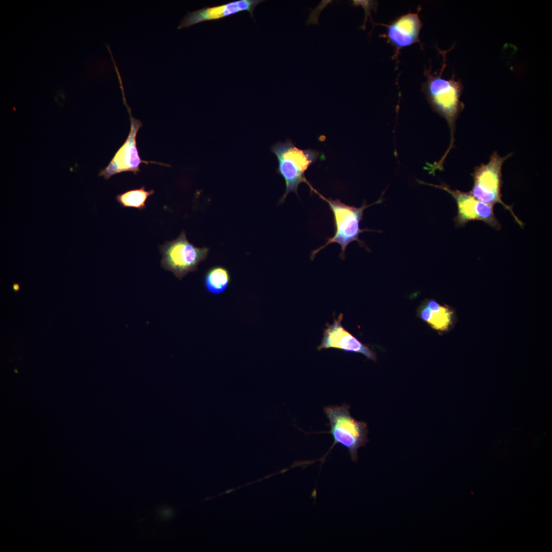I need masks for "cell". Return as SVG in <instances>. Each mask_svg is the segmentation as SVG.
I'll return each mask as SVG.
<instances>
[{
	"mask_svg": "<svg viewBox=\"0 0 552 552\" xmlns=\"http://www.w3.org/2000/svg\"><path fill=\"white\" fill-rule=\"evenodd\" d=\"M443 56V63L440 74H432L431 68H425L424 74L426 78L423 84V90L432 109L445 118L450 130V144L442 157L439 160L444 164L450 150L454 146L455 122L464 104L461 101L464 85L460 80H456L454 75L449 79L442 78V73L446 67L447 51L440 50Z\"/></svg>",
	"mask_w": 552,
	"mask_h": 552,
	"instance_id": "cell-1",
	"label": "cell"
},
{
	"mask_svg": "<svg viewBox=\"0 0 552 552\" xmlns=\"http://www.w3.org/2000/svg\"><path fill=\"white\" fill-rule=\"evenodd\" d=\"M310 188L312 192H314L321 199L328 204L329 209L333 214L335 228L334 235L332 237L328 238L327 242L324 245L311 251V259L313 260L315 255L320 250L333 243L340 245L341 253L339 257L342 259L345 258V251L347 246L354 241L358 242L360 247H364L367 250L370 251V249L366 246L364 242L359 239L360 234L364 232H380L381 231L373 230L367 228H362L360 227V222L363 220L364 211L373 205L382 203L383 200L382 196L377 201L370 204L367 205L365 201L361 206L357 208L342 202L339 199L327 198L314 189L312 186Z\"/></svg>",
	"mask_w": 552,
	"mask_h": 552,
	"instance_id": "cell-2",
	"label": "cell"
},
{
	"mask_svg": "<svg viewBox=\"0 0 552 552\" xmlns=\"http://www.w3.org/2000/svg\"><path fill=\"white\" fill-rule=\"evenodd\" d=\"M271 151L278 159L277 172L282 176L286 184L285 193L279 200V203H282L291 192L298 196L297 189L301 183L310 185L305 177V172L316 161L320 154L311 149H299L289 139L272 145Z\"/></svg>",
	"mask_w": 552,
	"mask_h": 552,
	"instance_id": "cell-3",
	"label": "cell"
},
{
	"mask_svg": "<svg viewBox=\"0 0 552 552\" xmlns=\"http://www.w3.org/2000/svg\"><path fill=\"white\" fill-rule=\"evenodd\" d=\"M349 408L350 406L346 404L331 405L324 407V412L330 426L328 433L332 435L334 440L332 447L338 444L346 447L352 460L356 461L358 448L368 442V431L365 422L352 417Z\"/></svg>",
	"mask_w": 552,
	"mask_h": 552,
	"instance_id": "cell-4",
	"label": "cell"
},
{
	"mask_svg": "<svg viewBox=\"0 0 552 552\" xmlns=\"http://www.w3.org/2000/svg\"><path fill=\"white\" fill-rule=\"evenodd\" d=\"M511 155L509 154L501 157L495 151L491 155L488 163L476 167L472 174L474 184L469 192L476 199L493 206L496 203L501 204L522 227L524 224L514 214L513 206L506 204L501 199V169L504 162Z\"/></svg>",
	"mask_w": 552,
	"mask_h": 552,
	"instance_id": "cell-5",
	"label": "cell"
},
{
	"mask_svg": "<svg viewBox=\"0 0 552 552\" xmlns=\"http://www.w3.org/2000/svg\"><path fill=\"white\" fill-rule=\"evenodd\" d=\"M161 265L179 280L189 272L196 271L199 264L208 257L209 248H200L189 242L182 231L175 240L159 246Z\"/></svg>",
	"mask_w": 552,
	"mask_h": 552,
	"instance_id": "cell-6",
	"label": "cell"
},
{
	"mask_svg": "<svg viewBox=\"0 0 552 552\" xmlns=\"http://www.w3.org/2000/svg\"><path fill=\"white\" fill-rule=\"evenodd\" d=\"M120 87L123 103L129 114L130 131L124 143L116 152L108 165L100 170L99 175L103 176L105 179H109L112 176L122 172H131L136 174L140 172V166L143 163L146 165L155 164L170 167L169 165L164 163L143 160L140 156L137 148L136 135L142 127L143 123L139 119L135 118L132 115L131 109L126 100L123 83H120Z\"/></svg>",
	"mask_w": 552,
	"mask_h": 552,
	"instance_id": "cell-7",
	"label": "cell"
},
{
	"mask_svg": "<svg viewBox=\"0 0 552 552\" xmlns=\"http://www.w3.org/2000/svg\"><path fill=\"white\" fill-rule=\"evenodd\" d=\"M419 184L428 185L443 190L455 200L457 212L454 219L456 227H463L471 221H482L496 229H500L501 225L496 218L493 206L474 198L470 192L451 189L445 183L433 185L417 180Z\"/></svg>",
	"mask_w": 552,
	"mask_h": 552,
	"instance_id": "cell-8",
	"label": "cell"
},
{
	"mask_svg": "<svg viewBox=\"0 0 552 552\" xmlns=\"http://www.w3.org/2000/svg\"><path fill=\"white\" fill-rule=\"evenodd\" d=\"M343 315L335 318L332 324H327L318 350L335 349L346 352L358 353L368 359L376 361V354L366 345L360 342L342 325Z\"/></svg>",
	"mask_w": 552,
	"mask_h": 552,
	"instance_id": "cell-9",
	"label": "cell"
},
{
	"mask_svg": "<svg viewBox=\"0 0 552 552\" xmlns=\"http://www.w3.org/2000/svg\"><path fill=\"white\" fill-rule=\"evenodd\" d=\"M263 0H239L222 5L204 7L193 12H188L180 22L177 29L189 28L205 21L222 19L239 12L247 11L254 18L255 8Z\"/></svg>",
	"mask_w": 552,
	"mask_h": 552,
	"instance_id": "cell-10",
	"label": "cell"
},
{
	"mask_svg": "<svg viewBox=\"0 0 552 552\" xmlns=\"http://www.w3.org/2000/svg\"><path fill=\"white\" fill-rule=\"evenodd\" d=\"M422 27L418 12L400 16L386 26V37L398 50L419 42Z\"/></svg>",
	"mask_w": 552,
	"mask_h": 552,
	"instance_id": "cell-11",
	"label": "cell"
},
{
	"mask_svg": "<svg viewBox=\"0 0 552 552\" xmlns=\"http://www.w3.org/2000/svg\"><path fill=\"white\" fill-rule=\"evenodd\" d=\"M420 317L434 329L447 331L452 324V312L433 300H427L418 309Z\"/></svg>",
	"mask_w": 552,
	"mask_h": 552,
	"instance_id": "cell-12",
	"label": "cell"
},
{
	"mask_svg": "<svg viewBox=\"0 0 552 552\" xmlns=\"http://www.w3.org/2000/svg\"><path fill=\"white\" fill-rule=\"evenodd\" d=\"M231 281L229 271L224 267L215 266L205 273L203 285L206 291L212 295L223 293L228 288Z\"/></svg>",
	"mask_w": 552,
	"mask_h": 552,
	"instance_id": "cell-13",
	"label": "cell"
},
{
	"mask_svg": "<svg viewBox=\"0 0 552 552\" xmlns=\"http://www.w3.org/2000/svg\"><path fill=\"white\" fill-rule=\"evenodd\" d=\"M154 193L153 190L147 191L144 186L139 189L128 190L118 194L116 200L124 208H132L143 210L146 208V201Z\"/></svg>",
	"mask_w": 552,
	"mask_h": 552,
	"instance_id": "cell-14",
	"label": "cell"
},
{
	"mask_svg": "<svg viewBox=\"0 0 552 552\" xmlns=\"http://www.w3.org/2000/svg\"><path fill=\"white\" fill-rule=\"evenodd\" d=\"M333 1H321L320 3L314 9H312L306 23L307 25H318V16L321 10L329 3Z\"/></svg>",
	"mask_w": 552,
	"mask_h": 552,
	"instance_id": "cell-15",
	"label": "cell"
},
{
	"mask_svg": "<svg viewBox=\"0 0 552 552\" xmlns=\"http://www.w3.org/2000/svg\"><path fill=\"white\" fill-rule=\"evenodd\" d=\"M376 4L377 3L375 1H372L355 0L353 1L352 5L353 6L355 7L361 6L365 10V18L363 25V29H365V25L367 17L370 15L371 9H374V7L377 6Z\"/></svg>",
	"mask_w": 552,
	"mask_h": 552,
	"instance_id": "cell-16",
	"label": "cell"
},
{
	"mask_svg": "<svg viewBox=\"0 0 552 552\" xmlns=\"http://www.w3.org/2000/svg\"><path fill=\"white\" fill-rule=\"evenodd\" d=\"M173 511L170 508H165L161 510L160 512V515L161 518L164 519H168L170 518L173 515Z\"/></svg>",
	"mask_w": 552,
	"mask_h": 552,
	"instance_id": "cell-17",
	"label": "cell"
}]
</instances>
